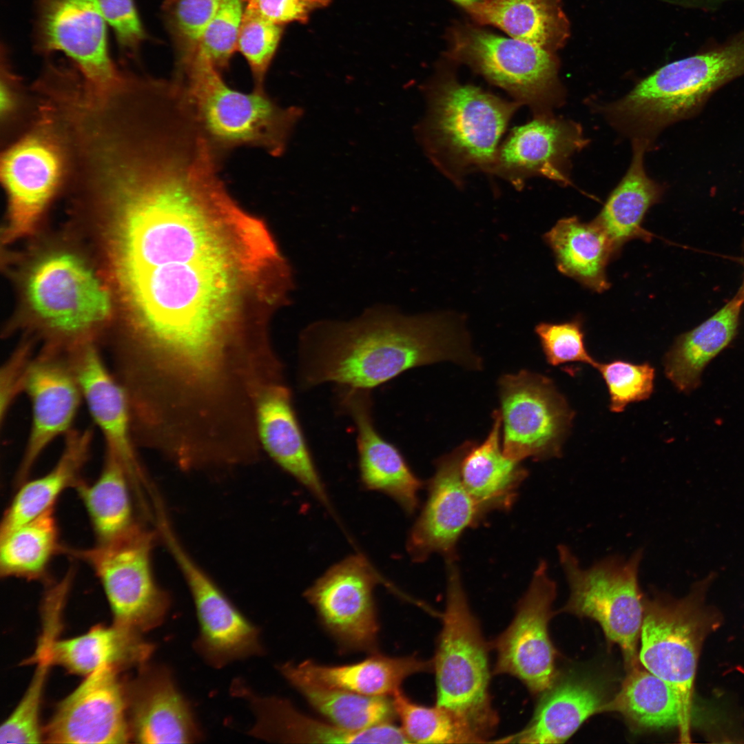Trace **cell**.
Listing matches in <instances>:
<instances>
[{"label":"cell","mask_w":744,"mask_h":744,"mask_svg":"<svg viewBox=\"0 0 744 744\" xmlns=\"http://www.w3.org/2000/svg\"><path fill=\"white\" fill-rule=\"evenodd\" d=\"M446 606L433 662L436 705L465 720L484 743L498 716L489 694L488 645L472 612L455 560L446 561Z\"/></svg>","instance_id":"5"},{"label":"cell","mask_w":744,"mask_h":744,"mask_svg":"<svg viewBox=\"0 0 744 744\" xmlns=\"http://www.w3.org/2000/svg\"><path fill=\"white\" fill-rule=\"evenodd\" d=\"M744 302L735 295L695 328L678 336L663 359L665 373L676 389L697 388L704 369L737 335Z\"/></svg>","instance_id":"30"},{"label":"cell","mask_w":744,"mask_h":744,"mask_svg":"<svg viewBox=\"0 0 744 744\" xmlns=\"http://www.w3.org/2000/svg\"><path fill=\"white\" fill-rule=\"evenodd\" d=\"M544 238L561 273L595 292L610 287L606 268L618 253L595 220L585 223L576 216L560 219Z\"/></svg>","instance_id":"31"},{"label":"cell","mask_w":744,"mask_h":744,"mask_svg":"<svg viewBox=\"0 0 744 744\" xmlns=\"http://www.w3.org/2000/svg\"><path fill=\"white\" fill-rule=\"evenodd\" d=\"M27 296L41 346L68 350L98 344L112 323L109 291L72 253L54 252L38 261L28 279Z\"/></svg>","instance_id":"6"},{"label":"cell","mask_w":744,"mask_h":744,"mask_svg":"<svg viewBox=\"0 0 744 744\" xmlns=\"http://www.w3.org/2000/svg\"><path fill=\"white\" fill-rule=\"evenodd\" d=\"M83 400L112 453L124 466L134 493L149 484L139 461L135 444L130 408L126 393L112 374L96 342H87L67 351Z\"/></svg>","instance_id":"20"},{"label":"cell","mask_w":744,"mask_h":744,"mask_svg":"<svg viewBox=\"0 0 744 744\" xmlns=\"http://www.w3.org/2000/svg\"><path fill=\"white\" fill-rule=\"evenodd\" d=\"M595 369L606 382L613 413L623 412L630 404L645 400L653 393L655 369L648 362L615 360L598 362Z\"/></svg>","instance_id":"41"},{"label":"cell","mask_w":744,"mask_h":744,"mask_svg":"<svg viewBox=\"0 0 744 744\" xmlns=\"http://www.w3.org/2000/svg\"><path fill=\"white\" fill-rule=\"evenodd\" d=\"M449 54L505 90L518 104L527 105L535 116L548 114L561 99L557 62L541 47L464 25L452 31Z\"/></svg>","instance_id":"9"},{"label":"cell","mask_w":744,"mask_h":744,"mask_svg":"<svg viewBox=\"0 0 744 744\" xmlns=\"http://www.w3.org/2000/svg\"><path fill=\"white\" fill-rule=\"evenodd\" d=\"M337 400L355 428L359 477L363 488L389 497L409 515L415 513L424 483L399 448L376 428L371 391L337 387Z\"/></svg>","instance_id":"21"},{"label":"cell","mask_w":744,"mask_h":744,"mask_svg":"<svg viewBox=\"0 0 744 744\" xmlns=\"http://www.w3.org/2000/svg\"><path fill=\"white\" fill-rule=\"evenodd\" d=\"M174 80L221 159L240 147L282 156L303 114L300 107L280 106L266 90L245 92L230 87L219 70L197 52L180 59Z\"/></svg>","instance_id":"3"},{"label":"cell","mask_w":744,"mask_h":744,"mask_svg":"<svg viewBox=\"0 0 744 744\" xmlns=\"http://www.w3.org/2000/svg\"><path fill=\"white\" fill-rule=\"evenodd\" d=\"M231 693L244 700L254 723L248 734L269 742L320 743H409L401 727L384 723L358 732L341 729L308 716L287 699L259 695L236 679Z\"/></svg>","instance_id":"25"},{"label":"cell","mask_w":744,"mask_h":744,"mask_svg":"<svg viewBox=\"0 0 744 744\" xmlns=\"http://www.w3.org/2000/svg\"><path fill=\"white\" fill-rule=\"evenodd\" d=\"M36 44L40 52L61 51L76 64L92 92L104 94L123 78L111 60L107 22L98 0H39Z\"/></svg>","instance_id":"16"},{"label":"cell","mask_w":744,"mask_h":744,"mask_svg":"<svg viewBox=\"0 0 744 744\" xmlns=\"http://www.w3.org/2000/svg\"><path fill=\"white\" fill-rule=\"evenodd\" d=\"M245 9L276 24L305 23L316 10L327 7L331 0H243Z\"/></svg>","instance_id":"47"},{"label":"cell","mask_w":744,"mask_h":744,"mask_svg":"<svg viewBox=\"0 0 744 744\" xmlns=\"http://www.w3.org/2000/svg\"><path fill=\"white\" fill-rule=\"evenodd\" d=\"M65 168L60 136L50 116L39 106L32 127L1 157V177L9 200L8 240L33 230L65 179Z\"/></svg>","instance_id":"13"},{"label":"cell","mask_w":744,"mask_h":744,"mask_svg":"<svg viewBox=\"0 0 744 744\" xmlns=\"http://www.w3.org/2000/svg\"><path fill=\"white\" fill-rule=\"evenodd\" d=\"M713 575L710 574L696 583L690 595L681 599L657 595L643 601L639 662L676 690L681 702L687 729L703 630L701 593L713 580Z\"/></svg>","instance_id":"11"},{"label":"cell","mask_w":744,"mask_h":744,"mask_svg":"<svg viewBox=\"0 0 744 744\" xmlns=\"http://www.w3.org/2000/svg\"><path fill=\"white\" fill-rule=\"evenodd\" d=\"M586 144L580 127L548 114L515 127L499 146L489 173L520 188L533 176H544L561 184L570 157Z\"/></svg>","instance_id":"23"},{"label":"cell","mask_w":744,"mask_h":744,"mask_svg":"<svg viewBox=\"0 0 744 744\" xmlns=\"http://www.w3.org/2000/svg\"><path fill=\"white\" fill-rule=\"evenodd\" d=\"M23 393L31 405V427L17 471L19 486L45 448L70 429L83 397L66 351L41 346L26 372Z\"/></svg>","instance_id":"18"},{"label":"cell","mask_w":744,"mask_h":744,"mask_svg":"<svg viewBox=\"0 0 744 744\" xmlns=\"http://www.w3.org/2000/svg\"><path fill=\"white\" fill-rule=\"evenodd\" d=\"M366 659L347 665H327L307 660L282 665L293 673L316 684L369 696H393L403 681L420 672L433 671V659L416 656L390 657L378 652Z\"/></svg>","instance_id":"29"},{"label":"cell","mask_w":744,"mask_h":744,"mask_svg":"<svg viewBox=\"0 0 744 744\" xmlns=\"http://www.w3.org/2000/svg\"><path fill=\"white\" fill-rule=\"evenodd\" d=\"M457 3L458 5L464 7L466 10L476 4L479 3L482 0H452Z\"/></svg>","instance_id":"50"},{"label":"cell","mask_w":744,"mask_h":744,"mask_svg":"<svg viewBox=\"0 0 744 744\" xmlns=\"http://www.w3.org/2000/svg\"><path fill=\"white\" fill-rule=\"evenodd\" d=\"M497 385L504 453L519 462L561 457L575 413L553 381L522 369Z\"/></svg>","instance_id":"10"},{"label":"cell","mask_w":744,"mask_h":744,"mask_svg":"<svg viewBox=\"0 0 744 744\" xmlns=\"http://www.w3.org/2000/svg\"><path fill=\"white\" fill-rule=\"evenodd\" d=\"M223 0H177L175 28L181 45L180 57L194 54L207 24Z\"/></svg>","instance_id":"44"},{"label":"cell","mask_w":744,"mask_h":744,"mask_svg":"<svg viewBox=\"0 0 744 744\" xmlns=\"http://www.w3.org/2000/svg\"><path fill=\"white\" fill-rule=\"evenodd\" d=\"M648 145L643 140L634 139L628 172L594 220L609 237L617 253L631 240L649 241L652 238L642 223L648 209L661 199L663 188L645 173L643 155Z\"/></svg>","instance_id":"33"},{"label":"cell","mask_w":744,"mask_h":744,"mask_svg":"<svg viewBox=\"0 0 744 744\" xmlns=\"http://www.w3.org/2000/svg\"><path fill=\"white\" fill-rule=\"evenodd\" d=\"M419 137L434 165L459 185L473 171L490 172L506 127L519 104L445 76L427 92Z\"/></svg>","instance_id":"4"},{"label":"cell","mask_w":744,"mask_h":744,"mask_svg":"<svg viewBox=\"0 0 744 744\" xmlns=\"http://www.w3.org/2000/svg\"><path fill=\"white\" fill-rule=\"evenodd\" d=\"M620 713L635 725L650 730L678 727L687 733L683 707L676 690L640 665L628 670L618 693L600 712Z\"/></svg>","instance_id":"35"},{"label":"cell","mask_w":744,"mask_h":744,"mask_svg":"<svg viewBox=\"0 0 744 744\" xmlns=\"http://www.w3.org/2000/svg\"><path fill=\"white\" fill-rule=\"evenodd\" d=\"M556 596L557 584L547 563L541 561L512 622L493 643L497 653L493 673L518 679L533 694H543L556 681L555 650L548 634Z\"/></svg>","instance_id":"15"},{"label":"cell","mask_w":744,"mask_h":744,"mask_svg":"<svg viewBox=\"0 0 744 744\" xmlns=\"http://www.w3.org/2000/svg\"><path fill=\"white\" fill-rule=\"evenodd\" d=\"M155 645L143 633L113 623L97 625L76 637L58 639L50 644L52 665L68 672L86 676L104 665L120 671L141 667L149 662Z\"/></svg>","instance_id":"26"},{"label":"cell","mask_w":744,"mask_h":744,"mask_svg":"<svg viewBox=\"0 0 744 744\" xmlns=\"http://www.w3.org/2000/svg\"><path fill=\"white\" fill-rule=\"evenodd\" d=\"M473 441L468 440L435 460L428 483V496L406 540L413 562L426 561L433 553L455 560L457 542L465 530L480 523L485 514L465 488L462 461Z\"/></svg>","instance_id":"17"},{"label":"cell","mask_w":744,"mask_h":744,"mask_svg":"<svg viewBox=\"0 0 744 744\" xmlns=\"http://www.w3.org/2000/svg\"><path fill=\"white\" fill-rule=\"evenodd\" d=\"M74 489L86 510L97 544L116 541L142 527L135 517L130 477L112 453L105 450L101 472L94 482L80 479Z\"/></svg>","instance_id":"34"},{"label":"cell","mask_w":744,"mask_h":744,"mask_svg":"<svg viewBox=\"0 0 744 744\" xmlns=\"http://www.w3.org/2000/svg\"><path fill=\"white\" fill-rule=\"evenodd\" d=\"M282 34V25L245 9L237 50L247 61L254 89L265 90V78Z\"/></svg>","instance_id":"40"},{"label":"cell","mask_w":744,"mask_h":744,"mask_svg":"<svg viewBox=\"0 0 744 744\" xmlns=\"http://www.w3.org/2000/svg\"><path fill=\"white\" fill-rule=\"evenodd\" d=\"M278 670L315 710L341 729L362 731L392 722L396 716L392 700L387 697L364 696L316 684L282 665Z\"/></svg>","instance_id":"38"},{"label":"cell","mask_w":744,"mask_h":744,"mask_svg":"<svg viewBox=\"0 0 744 744\" xmlns=\"http://www.w3.org/2000/svg\"><path fill=\"white\" fill-rule=\"evenodd\" d=\"M392 697L401 729L411 743H483L465 720L449 710L436 705L427 707L417 704L401 690Z\"/></svg>","instance_id":"39"},{"label":"cell","mask_w":744,"mask_h":744,"mask_svg":"<svg viewBox=\"0 0 744 744\" xmlns=\"http://www.w3.org/2000/svg\"><path fill=\"white\" fill-rule=\"evenodd\" d=\"M155 537V533L142 526L112 543L83 549L65 546L63 551L87 564L97 577L114 623L141 633L159 626L170 606L169 597L153 572Z\"/></svg>","instance_id":"8"},{"label":"cell","mask_w":744,"mask_h":744,"mask_svg":"<svg viewBox=\"0 0 744 744\" xmlns=\"http://www.w3.org/2000/svg\"><path fill=\"white\" fill-rule=\"evenodd\" d=\"M131 739L139 743H194L203 738L171 669L148 663L125 684Z\"/></svg>","instance_id":"22"},{"label":"cell","mask_w":744,"mask_h":744,"mask_svg":"<svg viewBox=\"0 0 744 744\" xmlns=\"http://www.w3.org/2000/svg\"><path fill=\"white\" fill-rule=\"evenodd\" d=\"M492 419L486 439L479 444L473 442L461 464L464 485L485 515L493 510H509L528 476L521 462L508 457L503 452L499 410L493 412Z\"/></svg>","instance_id":"28"},{"label":"cell","mask_w":744,"mask_h":744,"mask_svg":"<svg viewBox=\"0 0 744 744\" xmlns=\"http://www.w3.org/2000/svg\"><path fill=\"white\" fill-rule=\"evenodd\" d=\"M467 11L481 23L550 52L564 35L559 0H482Z\"/></svg>","instance_id":"36"},{"label":"cell","mask_w":744,"mask_h":744,"mask_svg":"<svg viewBox=\"0 0 744 744\" xmlns=\"http://www.w3.org/2000/svg\"><path fill=\"white\" fill-rule=\"evenodd\" d=\"M557 553L570 588L561 610L597 621L607 639L619 646L627 670L639 665L644 601L639 573L643 549L628 559L610 556L586 568L568 546L559 545Z\"/></svg>","instance_id":"7"},{"label":"cell","mask_w":744,"mask_h":744,"mask_svg":"<svg viewBox=\"0 0 744 744\" xmlns=\"http://www.w3.org/2000/svg\"><path fill=\"white\" fill-rule=\"evenodd\" d=\"M34 338L21 342L11 353L1 369L0 419L1 426L16 398L23 393L28 369L36 353Z\"/></svg>","instance_id":"45"},{"label":"cell","mask_w":744,"mask_h":744,"mask_svg":"<svg viewBox=\"0 0 744 744\" xmlns=\"http://www.w3.org/2000/svg\"><path fill=\"white\" fill-rule=\"evenodd\" d=\"M535 333L549 364L556 366L580 362L596 368L599 362L586 349L583 322L579 318L561 323L541 322L535 327Z\"/></svg>","instance_id":"43"},{"label":"cell","mask_w":744,"mask_h":744,"mask_svg":"<svg viewBox=\"0 0 744 744\" xmlns=\"http://www.w3.org/2000/svg\"><path fill=\"white\" fill-rule=\"evenodd\" d=\"M743 270H744V260H743ZM735 296L736 297H738L740 300H741L743 302H744V271H743V280H742L741 285L740 287L738 288L737 292L736 293Z\"/></svg>","instance_id":"51"},{"label":"cell","mask_w":744,"mask_h":744,"mask_svg":"<svg viewBox=\"0 0 744 744\" xmlns=\"http://www.w3.org/2000/svg\"><path fill=\"white\" fill-rule=\"evenodd\" d=\"M6 62L1 64V116L7 126L19 113L21 94L17 79L10 72Z\"/></svg>","instance_id":"48"},{"label":"cell","mask_w":744,"mask_h":744,"mask_svg":"<svg viewBox=\"0 0 744 744\" xmlns=\"http://www.w3.org/2000/svg\"><path fill=\"white\" fill-rule=\"evenodd\" d=\"M243 4V0H223L199 40L195 52L205 57L219 70L229 65L237 50L245 12Z\"/></svg>","instance_id":"42"},{"label":"cell","mask_w":744,"mask_h":744,"mask_svg":"<svg viewBox=\"0 0 744 744\" xmlns=\"http://www.w3.org/2000/svg\"><path fill=\"white\" fill-rule=\"evenodd\" d=\"M156 529L186 581L194 601L198 633L194 648L210 667L229 664L264 653L259 628L228 599L182 545L167 516Z\"/></svg>","instance_id":"12"},{"label":"cell","mask_w":744,"mask_h":744,"mask_svg":"<svg viewBox=\"0 0 744 744\" xmlns=\"http://www.w3.org/2000/svg\"><path fill=\"white\" fill-rule=\"evenodd\" d=\"M63 548L52 506L0 536V574L47 583L50 564Z\"/></svg>","instance_id":"37"},{"label":"cell","mask_w":744,"mask_h":744,"mask_svg":"<svg viewBox=\"0 0 744 744\" xmlns=\"http://www.w3.org/2000/svg\"><path fill=\"white\" fill-rule=\"evenodd\" d=\"M383 581L366 557L355 552L331 565L304 591L342 650L378 652L374 590Z\"/></svg>","instance_id":"14"},{"label":"cell","mask_w":744,"mask_h":744,"mask_svg":"<svg viewBox=\"0 0 744 744\" xmlns=\"http://www.w3.org/2000/svg\"><path fill=\"white\" fill-rule=\"evenodd\" d=\"M667 1L684 8L700 10L704 12L716 11L725 4L744 0H666Z\"/></svg>","instance_id":"49"},{"label":"cell","mask_w":744,"mask_h":744,"mask_svg":"<svg viewBox=\"0 0 744 744\" xmlns=\"http://www.w3.org/2000/svg\"><path fill=\"white\" fill-rule=\"evenodd\" d=\"M256 424L261 450L333 515L319 473L285 381L265 386L256 404Z\"/></svg>","instance_id":"24"},{"label":"cell","mask_w":744,"mask_h":744,"mask_svg":"<svg viewBox=\"0 0 744 744\" xmlns=\"http://www.w3.org/2000/svg\"><path fill=\"white\" fill-rule=\"evenodd\" d=\"M297 358L298 384L304 391L333 384L371 391L409 369L440 362L472 371L483 367L462 316H405L386 309L349 322L308 326Z\"/></svg>","instance_id":"1"},{"label":"cell","mask_w":744,"mask_h":744,"mask_svg":"<svg viewBox=\"0 0 744 744\" xmlns=\"http://www.w3.org/2000/svg\"><path fill=\"white\" fill-rule=\"evenodd\" d=\"M599 687L588 680L565 679L543 693L528 724L498 743L558 744L566 742L604 704Z\"/></svg>","instance_id":"27"},{"label":"cell","mask_w":744,"mask_h":744,"mask_svg":"<svg viewBox=\"0 0 744 744\" xmlns=\"http://www.w3.org/2000/svg\"><path fill=\"white\" fill-rule=\"evenodd\" d=\"M104 665L59 702L42 728L50 743H126L131 739L125 684Z\"/></svg>","instance_id":"19"},{"label":"cell","mask_w":744,"mask_h":744,"mask_svg":"<svg viewBox=\"0 0 744 744\" xmlns=\"http://www.w3.org/2000/svg\"><path fill=\"white\" fill-rule=\"evenodd\" d=\"M744 75V28L671 62L610 105L617 126L648 143L664 127L698 114L721 87Z\"/></svg>","instance_id":"2"},{"label":"cell","mask_w":744,"mask_h":744,"mask_svg":"<svg viewBox=\"0 0 744 744\" xmlns=\"http://www.w3.org/2000/svg\"><path fill=\"white\" fill-rule=\"evenodd\" d=\"M123 51L134 54L145 37L133 0H98Z\"/></svg>","instance_id":"46"},{"label":"cell","mask_w":744,"mask_h":744,"mask_svg":"<svg viewBox=\"0 0 744 744\" xmlns=\"http://www.w3.org/2000/svg\"><path fill=\"white\" fill-rule=\"evenodd\" d=\"M93 431L70 429L64 435V446L54 466L46 474L26 480L3 513L0 536L54 506L67 488L76 486L87 462L93 441Z\"/></svg>","instance_id":"32"}]
</instances>
